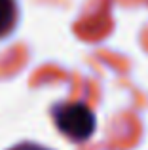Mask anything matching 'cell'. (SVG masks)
I'll use <instances>...</instances> for the list:
<instances>
[{
	"mask_svg": "<svg viewBox=\"0 0 148 150\" xmlns=\"http://www.w3.org/2000/svg\"><path fill=\"white\" fill-rule=\"evenodd\" d=\"M51 118L59 133L72 143H84L93 135L97 118L84 103H57L51 106Z\"/></svg>",
	"mask_w": 148,
	"mask_h": 150,
	"instance_id": "1",
	"label": "cell"
},
{
	"mask_svg": "<svg viewBox=\"0 0 148 150\" xmlns=\"http://www.w3.org/2000/svg\"><path fill=\"white\" fill-rule=\"evenodd\" d=\"M19 23V2L17 0H0V40L13 34Z\"/></svg>",
	"mask_w": 148,
	"mask_h": 150,
	"instance_id": "2",
	"label": "cell"
},
{
	"mask_svg": "<svg viewBox=\"0 0 148 150\" xmlns=\"http://www.w3.org/2000/svg\"><path fill=\"white\" fill-rule=\"evenodd\" d=\"M8 150H51V148L42 146V144H38V143H29V141H25V143H19V144H15V146H11Z\"/></svg>",
	"mask_w": 148,
	"mask_h": 150,
	"instance_id": "3",
	"label": "cell"
}]
</instances>
